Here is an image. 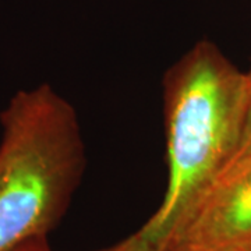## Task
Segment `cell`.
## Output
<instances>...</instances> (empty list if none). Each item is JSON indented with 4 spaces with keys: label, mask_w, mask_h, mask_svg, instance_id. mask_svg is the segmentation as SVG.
Segmentation results:
<instances>
[{
    "label": "cell",
    "mask_w": 251,
    "mask_h": 251,
    "mask_svg": "<svg viewBox=\"0 0 251 251\" xmlns=\"http://www.w3.org/2000/svg\"><path fill=\"white\" fill-rule=\"evenodd\" d=\"M247 81L209 41H200L165 74L168 184L161 205L128 236L159 251L176 218L222 172L240 138Z\"/></svg>",
    "instance_id": "6da1fadb"
},
{
    "label": "cell",
    "mask_w": 251,
    "mask_h": 251,
    "mask_svg": "<svg viewBox=\"0 0 251 251\" xmlns=\"http://www.w3.org/2000/svg\"><path fill=\"white\" fill-rule=\"evenodd\" d=\"M0 251L48 237L85 171L75 109L49 84L16 92L0 113Z\"/></svg>",
    "instance_id": "7a4b0ae2"
},
{
    "label": "cell",
    "mask_w": 251,
    "mask_h": 251,
    "mask_svg": "<svg viewBox=\"0 0 251 251\" xmlns=\"http://www.w3.org/2000/svg\"><path fill=\"white\" fill-rule=\"evenodd\" d=\"M251 246V162L232 163L188 202L159 251H237Z\"/></svg>",
    "instance_id": "3957f363"
},
{
    "label": "cell",
    "mask_w": 251,
    "mask_h": 251,
    "mask_svg": "<svg viewBox=\"0 0 251 251\" xmlns=\"http://www.w3.org/2000/svg\"><path fill=\"white\" fill-rule=\"evenodd\" d=\"M246 81H247V91H246V108L243 117L242 133L236 151L232 155L230 161L226 163V166L232 163L251 162V66L249 72L246 73Z\"/></svg>",
    "instance_id": "277c9868"
},
{
    "label": "cell",
    "mask_w": 251,
    "mask_h": 251,
    "mask_svg": "<svg viewBox=\"0 0 251 251\" xmlns=\"http://www.w3.org/2000/svg\"><path fill=\"white\" fill-rule=\"evenodd\" d=\"M11 251H52V249L48 243V237H38L20 244Z\"/></svg>",
    "instance_id": "5b68a950"
},
{
    "label": "cell",
    "mask_w": 251,
    "mask_h": 251,
    "mask_svg": "<svg viewBox=\"0 0 251 251\" xmlns=\"http://www.w3.org/2000/svg\"><path fill=\"white\" fill-rule=\"evenodd\" d=\"M102 251H141V250H138V249L134 247V246L128 242L127 239H125V240H122L120 243L115 244L113 247H110V249H106V250H102Z\"/></svg>",
    "instance_id": "8992f818"
},
{
    "label": "cell",
    "mask_w": 251,
    "mask_h": 251,
    "mask_svg": "<svg viewBox=\"0 0 251 251\" xmlns=\"http://www.w3.org/2000/svg\"><path fill=\"white\" fill-rule=\"evenodd\" d=\"M237 251H251V246L250 247H246V249H242V250H237Z\"/></svg>",
    "instance_id": "52a82bcc"
}]
</instances>
